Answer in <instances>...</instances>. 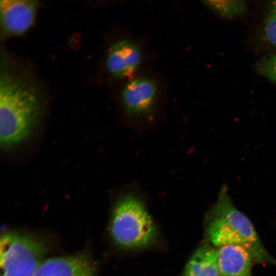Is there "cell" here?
Instances as JSON below:
<instances>
[{"instance_id": "obj_13", "label": "cell", "mask_w": 276, "mask_h": 276, "mask_svg": "<svg viewBox=\"0 0 276 276\" xmlns=\"http://www.w3.org/2000/svg\"><path fill=\"white\" fill-rule=\"evenodd\" d=\"M263 30L267 41L276 48V10L271 9L264 21Z\"/></svg>"}, {"instance_id": "obj_9", "label": "cell", "mask_w": 276, "mask_h": 276, "mask_svg": "<svg viewBox=\"0 0 276 276\" xmlns=\"http://www.w3.org/2000/svg\"><path fill=\"white\" fill-rule=\"evenodd\" d=\"M219 276H251L253 259L244 248L235 245L217 249Z\"/></svg>"}, {"instance_id": "obj_8", "label": "cell", "mask_w": 276, "mask_h": 276, "mask_svg": "<svg viewBox=\"0 0 276 276\" xmlns=\"http://www.w3.org/2000/svg\"><path fill=\"white\" fill-rule=\"evenodd\" d=\"M141 61L137 47L131 42L122 40L109 49L106 65L108 71L117 77H128L137 70Z\"/></svg>"}, {"instance_id": "obj_6", "label": "cell", "mask_w": 276, "mask_h": 276, "mask_svg": "<svg viewBox=\"0 0 276 276\" xmlns=\"http://www.w3.org/2000/svg\"><path fill=\"white\" fill-rule=\"evenodd\" d=\"M96 266L87 255L78 254L44 261L33 276H95Z\"/></svg>"}, {"instance_id": "obj_7", "label": "cell", "mask_w": 276, "mask_h": 276, "mask_svg": "<svg viewBox=\"0 0 276 276\" xmlns=\"http://www.w3.org/2000/svg\"><path fill=\"white\" fill-rule=\"evenodd\" d=\"M156 91L154 83L147 78H137L128 82L122 94L127 113L139 116L150 113L155 103Z\"/></svg>"}, {"instance_id": "obj_4", "label": "cell", "mask_w": 276, "mask_h": 276, "mask_svg": "<svg viewBox=\"0 0 276 276\" xmlns=\"http://www.w3.org/2000/svg\"><path fill=\"white\" fill-rule=\"evenodd\" d=\"M47 250L45 241L40 237L4 232L0 242L1 276H33L44 261Z\"/></svg>"}, {"instance_id": "obj_14", "label": "cell", "mask_w": 276, "mask_h": 276, "mask_svg": "<svg viewBox=\"0 0 276 276\" xmlns=\"http://www.w3.org/2000/svg\"><path fill=\"white\" fill-rule=\"evenodd\" d=\"M270 8L271 10H276V1H273L271 3Z\"/></svg>"}, {"instance_id": "obj_5", "label": "cell", "mask_w": 276, "mask_h": 276, "mask_svg": "<svg viewBox=\"0 0 276 276\" xmlns=\"http://www.w3.org/2000/svg\"><path fill=\"white\" fill-rule=\"evenodd\" d=\"M37 6L35 1L1 0V23L4 32L13 35L26 32L34 21Z\"/></svg>"}, {"instance_id": "obj_12", "label": "cell", "mask_w": 276, "mask_h": 276, "mask_svg": "<svg viewBox=\"0 0 276 276\" xmlns=\"http://www.w3.org/2000/svg\"><path fill=\"white\" fill-rule=\"evenodd\" d=\"M256 67L259 74L276 84V54L263 58Z\"/></svg>"}, {"instance_id": "obj_10", "label": "cell", "mask_w": 276, "mask_h": 276, "mask_svg": "<svg viewBox=\"0 0 276 276\" xmlns=\"http://www.w3.org/2000/svg\"><path fill=\"white\" fill-rule=\"evenodd\" d=\"M185 276H219L217 249L209 245L197 249L187 265Z\"/></svg>"}, {"instance_id": "obj_2", "label": "cell", "mask_w": 276, "mask_h": 276, "mask_svg": "<svg viewBox=\"0 0 276 276\" xmlns=\"http://www.w3.org/2000/svg\"><path fill=\"white\" fill-rule=\"evenodd\" d=\"M207 230L214 245L240 246L249 252L254 261L276 266V260L262 244L251 221L234 205L225 185L211 212Z\"/></svg>"}, {"instance_id": "obj_1", "label": "cell", "mask_w": 276, "mask_h": 276, "mask_svg": "<svg viewBox=\"0 0 276 276\" xmlns=\"http://www.w3.org/2000/svg\"><path fill=\"white\" fill-rule=\"evenodd\" d=\"M41 110L36 88L28 82L5 73L0 79V143L9 149L31 134Z\"/></svg>"}, {"instance_id": "obj_11", "label": "cell", "mask_w": 276, "mask_h": 276, "mask_svg": "<svg viewBox=\"0 0 276 276\" xmlns=\"http://www.w3.org/2000/svg\"><path fill=\"white\" fill-rule=\"evenodd\" d=\"M204 3L220 16L232 18L245 13L247 5L240 0L207 1Z\"/></svg>"}, {"instance_id": "obj_3", "label": "cell", "mask_w": 276, "mask_h": 276, "mask_svg": "<svg viewBox=\"0 0 276 276\" xmlns=\"http://www.w3.org/2000/svg\"><path fill=\"white\" fill-rule=\"evenodd\" d=\"M110 229L113 241L125 248L146 245L156 233L155 224L146 208L131 194L121 196L114 204Z\"/></svg>"}]
</instances>
